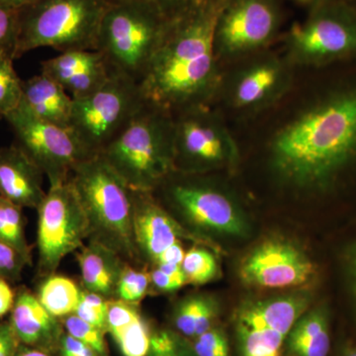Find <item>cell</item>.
I'll use <instances>...</instances> for the list:
<instances>
[{"label":"cell","instance_id":"3957f363","mask_svg":"<svg viewBox=\"0 0 356 356\" xmlns=\"http://www.w3.org/2000/svg\"><path fill=\"white\" fill-rule=\"evenodd\" d=\"M100 156L132 191L153 193L175 172V118L145 102Z\"/></svg>","mask_w":356,"mask_h":356},{"label":"cell","instance_id":"bcb514c9","mask_svg":"<svg viewBox=\"0 0 356 356\" xmlns=\"http://www.w3.org/2000/svg\"><path fill=\"white\" fill-rule=\"evenodd\" d=\"M299 4L304 6L311 7V9L315 8L318 6L325 3V2L331 1V0H295Z\"/></svg>","mask_w":356,"mask_h":356},{"label":"cell","instance_id":"5b68a950","mask_svg":"<svg viewBox=\"0 0 356 356\" xmlns=\"http://www.w3.org/2000/svg\"><path fill=\"white\" fill-rule=\"evenodd\" d=\"M106 0H37L19 11L16 58L35 49L96 50Z\"/></svg>","mask_w":356,"mask_h":356},{"label":"cell","instance_id":"ee69618b","mask_svg":"<svg viewBox=\"0 0 356 356\" xmlns=\"http://www.w3.org/2000/svg\"><path fill=\"white\" fill-rule=\"evenodd\" d=\"M15 356H53L49 351L39 350V348H31L20 343Z\"/></svg>","mask_w":356,"mask_h":356},{"label":"cell","instance_id":"74e56055","mask_svg":"<svg viewBox=\"0 0 356 356\" xmlns=\"http://www.w3.org/2000/svg\"><path fill=\"white\" fill-rule=\"evenodd\" d=\"M343 268L356 321V243L350 245L344 252Z\"/></svg>","mask_w":356,"mask_h":356},{"label":"cell","instance_id":"277c9868","mask_svg":"<svg viewBox=\"0 0 356 356\" xmlns=\"http://www.w3.org/2000/svg\"><path fill=\"white\" fill-rule=\"evenodd\" d=\"M88 218V241L102 243L127 264L140 259L133 236V191L102 156L81 161L70 173Z\"/></svg>","mask_w":356,"mask_h":356},{"label":"cell","instance_id":"ac0fdd59","mask_svg":"<svg viewBox=\"0 0 356 356\" xmlns=\"http://www.w3.org/2000/svg\"><path fill=\"white\" fill-rule=\"evenodd\" d=\"M284 65L264 58L243 67L234 79L229 100L236 109L252 111L266 106L282 95L287 86Z\"/></svg>","mask_w":356,"mask_h":356},{"label":"cell","instance_id":"7c38bea8","mask_svg":"<svg viewBox=\"0 0 356 356\" xmlns=\"http://www.w3.org/2000/svg\"><path fill=\"white\" fill-rule=\"evenodd\" d=\"M4 119L13 129L15 144L41 168L50 186L69 181L74 168L92 158L70 128L42 120L22 102Z\"/></svg>","mask_w":356,"mask_h":356},{"label":"cell","instance_id":"ab89813d","mask_svg":"<svg viewBox=\"0 0 356 356\" xmlns=\"http://www.w3.org/2000/svg\"><path fill=\"white\" fill-rule=\"evenodd\" d=\"M19 346L10 323H0V356H15Z\"/></svg>","mask_w":356,"mask_h":356},{"label":"cell","instance_id":"c3c4849f","mask_svg":"<svg viewBox=\"0 0 356 356\" xmlns=\"http://www.w3.org/2000/svg\"><path fill=\"white\" fill-rule=\"evenodd\" d=\"M289 356H291V355H289Z\"/></svg>","mask_w":356,"mask_h":356},{"label":"cell","instance_id":"8fae6325","mask_svg":"<svg viewBox=\"0 0 356 356\" xmlns=\"http://www.w3.org/2000/svg\"><path fill=\"white\" fill-rule=\"evenodd\" d=\"M38 270L54 274L67 254L89 240L88 218L70 181L49 187L38 208Z\"/></svg>","mask_w":356,"mask_h":356},{"label":"cell","instance_id":"603a6c76","mask_svg":"<svg viewBox=\"0 0 356 356\" xmlns=\"http://www.w3.org/2000/svg\"><path fill=\"white\" fill-rule=\"evenodd\" d=\"M106 332L123 356H146L153 332L137 306L110 300Z\"/></svg>","mask_w":356,"mask_h":356},{"label":"cell","instance_id":"83f0119b","mask_svg":"<svg viewBox=\"0 0 356 356\" xmlns=\"http://www.w3.org/2000/svg\"><path fill=\"white\" fill-rule=\"evenodd\" d=\"M14 58L0 55V119H4L22 102V79L13 67Z\"/></svg>","mask_w":356,"mask_h":356},{"label":"cell","instance_id":"484cf974","mask_svg":"<svg viewBox=\"0 0 356 356\" xmlns=\"http://www.w3.org/2000/svg\"><path fill=\"white\" fill-rule=\"evenodd\" d=\"M23 208L0 196V241L13 245L32 266V254L25 236Z\"/></svg>","mask_w":356,"mask_h":356},{"label":"cell","instance_id":"d4e9b609","mask_svg":"<svg viewBox=\"0 0 356 356\" xmlns=\"http://www.w3.org/2000/svg\"><path fill=\"white\" fill-rule=\"evenodd\" d=\"M81 295L83 289L74 280L54 273L44 278L37 297L51 315L63 318L76 312Z\"/></svg>","mask_w":356,"mask_h":356},{"label":"cell","instance_id":"30bf717a","mask_svg":"<svg viewBox=\"0 0 356 356\" xmlns=\"http://www.w3.org/2000/svg\"><path fill=\"white\" fill-rule=\"evenodd\" d=\"M312 303L311 293L296 289L267 298L247 300L234 312L240 356H282L293 325Z\"/></svg>","mask_w":356,"mask_h":356},{"label":"cell","instance_id":"7a4b0ae2","mask_svg":"<svg viewBox=\"0 0 356 356\" xmlns=\"http://www.w3.org/2000/svg\"><path fill=\"white\" fill-rule=\"evenodd\" d=\"M226 1L198 0L172 21L140 79L145 102L172 116L208 106L221 79L215 32Z\"/></svg>","mask_w":356,"mask_h":356},{"label":"cell","instance_id":"d590c367","mask_svg":"<svg viewBox=\"0 0 356 356\" xmlns=\"http://www.w3.org/2000/svg\"><path fill=\"white\" fill-rule=\"evenodd\" d=\"M109 4L137 3L154 9L168 19L173 20L184 14L198 0H106Z\"/></svg>","mask_w":356,"mask_h":356},{"label":"cell","instance_id":"60d3db41","mask_svg":"<svg viewBox=\"0 0 356 356\" xmlns=\"http://www.w3.org/2000/svg\"><path fill=\"white\" fill-rule=\"evenodd\" d=\"M74 314L77 317L81 318V320L88 322V324L95 325L98 329L106 332L107 314L102 313V312L88 305V304L84 303L81 298Z\"/></svg>","mask_w":356,"mask_h":356},{"label":"cell","instance_id":"ffe728a7","mask_svg":"<svg viewBox=\"0 0 356 356\" xmlns=\"http://www.w3.org/2000/svg\"><path fill=\"white\" fill-rule=\"evenodd\" d=\"M8 322L20 343L49 353L58 348L64 334L58 318L47 311L37 295L27 289L16 293Z\"/></svg>","mask_w":356,"mask_h":356},{"label":"cell","instance_id":"6da1fadb","mask_svg":"<svg viewBox=\"0 0 356 356\" xmlns=\"http://www.w3.org/2000/svg\"><path fill=\"white\" fill-rule=\"evenodd\" d=\"M274 172L303 191L329 194L356 172V67L325 83L274 136Z\"/></svg>","mask_w":356,"mask_h":356},{"label":"cell","instance_id":"f6af8a7d","mask_svg":"<svg viewBox=\"0 0 356 356\" xmlns=\"http://www.w3.org/2000/svg\"><path fill=\"white\" fill-rule=\"evenodd\" d=\"M37 0H0L1 6L8 7V8L14 9V10L20 11L25 7L31 6Z\"/></svg>","mask_w":356,"mask_h":356},{"label":"cell","instance_id":"4dcf8cb0","mask_svg":"<svg viewBox=\"0 0 356 356\" xmlns=\"http://www.w3.org/2000/svg\"><path fill=\"white\" fill-rule=\"evenodd\" d=\"M146 356H197L188 339L172 330L153 332Z\"/></svg>","mask_w":356,"mask_h":356},{"label":"cell","instance_id":"44dd1931","mask_svg":"<svg viewBox=\"0 0 356 356\" xmlns=\"http://www.w3.org/2000/svg\"><path fill=\"white\" fill-rule=\"evenodd\" d=\"M81 271L84 290L115 299L117 286L127 264L123 259L102 243L89 241L79 248L76 254Z\"/></svg>","mask_w":356,"mask_h":356},{"label":"cell","instance_id":"8992f818","mask_svg":"<svg viewBox=\"0 0 356 356\" xmlns=\"http://www.w3.org/2000/svg\"><path fill=\"white\" fill-rule=\"evenodd\" d=\"M172 21L142 4H109L96 50L106 60L112 74L140 83Z\"/></svg>","mask_w":356,"mask_h":356},{"label":"cell","instance_id":"836d02e7","mask_svg":"<svg viewBox=\"0 0 356 356\" xmlns=\"http://www.w3.org/2000/svg\"><path fill=\"white\" fill-rule=\"evenodd\" d=\"M191 343L197 356H229L228 337L217 325L193 339Z\"/></svg>","mask_w":356,"mask_h":356},{"label":"cell","instance_id":"7bdbcfd3","mask_svg":"<svg viewBox=\"0 0 356 356\" xmlns=\"http://www.w3.org/2000/svg\"><path fill=\"white\" fill-rule=\"evenodd\" d=\"M16 293L9 281L0 277V318L10 313L15 302Z\"/></svg>","mask_w":356,"mask_h":356},{"label":"cell","instance_id":"4316f807","mask_svg":"<svg viewBox=\"0 0 356 356\" xmlns=\"http://www.w3.org/2000/svg\"><path fill=\"white\" fill-rule=\"evenodd\" d=\"M182 269L187 284L195 286L211 282L219 274V266L214 254L203 247H194L186 252Z\"/></svg>","mask_w":356,"mask_h":356},{"label":"cell","instance_id":"9a60e30c","mask_svg":"<svg viewBox=\"0 0 356 356\" xmlns=\"http://www.w3.org/2000/svg\"><path fill=\"white\" fill-rule=\"evenodd\" d=\"M317 267L291 241L268 238L252 248L241 261L243 284L259 289H295L313 281Z\"/></svg>","mask_w":356,"mask_h":356},{"label":"cell","instance_id":"7402d4cb","mask_svg":"<svg viewBox=\"0 0 356 356\" xmlns=\"http://www.w3.org/2000/svg\"><path fill=\"white\" fill-rule=\"evenodd\" d=\"M22 102L35 116L60 127L70 128L74 99L47 74L22 81Z\"/></svg>","mask_w":356,"mask_h":356},{"label":"cell","instance_id":"e0dca14e","mask_svg":"<svg viewBox=\"0 0 356 356\" xmlns=\"http://www.w3.org/2000/svg\"><path fill=\"white\" fill-rule=\"evenodd\" d=\"M41 72L57 81L72 99L92 95L112 76L106 60L97 50L63 51L42 62Z\"/></svg>","mask_w":356,"mask_h":356},{"label":"cell","instance_id":"d6986e66","mask_svg":"<svg viewBox=\"0 0 356 356\" xmlns=\"http://www.w3.org/2000/svg\"><path fill=\"white\" fill-rule=\"evenodd\" d=\"M44 172L16 144L0 147V196L20 206L37 209L47 192Z\"/></svg>","mask_w":356,"mask_h":356},{"label":"cell","instance_id":"7dc6e473","mask_svg":"<svg viewBox=\"0 0 356 356\" xmlns=\"http://www.w3.org/2000/svg\"><path fill=\"white\" fill-rule=\"evenodd\" d=\"M339 356H356V346L353 343H346L341 348Z\"/></svg>","mask_w":356,"mask_h":356},{"label":"cell","instance_id":"d6a6232c","mask_svg":"<svg viewBox=\"0 0 356 356\" xmlns=\"http://www.w3.org/2000/svg\"><path fill=\"white\" fill-rule=\"evenodd\" d=\"M19 37V11L0 4V55H8L14 60Z\"/></svg>","mask_w":356,"mask_h":356},{"label":"cell","instance_id":"b9f144b4","mask_svg":"<svg viewBox=\"0 0 356 356\" xmlns=\"http://www.w3.org/2000/svg\"><path fill=\"white\" fill-rule=\"evenodd\" d=\"M185 252L184 247H182L180 241L173 243L170 248H166L163 254H159L158 259H156L154 264L159 266V264H177V266H182L184 262Z\"/></svg>","mask_w":356,"mask_h":356},{"label":"cell","instance_id":"8d00e7d4","mask_svg":"<svg viewBox=\"0 0 356 356\" xmlns=\"http://www.w3.org/2000/svg\"><path fill=\"white\" fill-rule=\"evenodd\" d=\"M27 261L13 245L0 241V277L8 281L20 280Z\"/></svg>","mask_w":356,"mask_h":356},{"label":"cell","instance_id":"cb8c5ba5","mask_svg":"<svg viewBox=\"0 0 356 356\" xmlns=\"http://www.w3.org/2000/svg\"><path fill=\"white\" fill-rule=\"evenodd\" d=\"M327 307L307 310L293 325L285 348L291 356H327L331 350V327Z\"/></svg>","mask_w":356,"mask_h":356},{"label":"cell","instance_id":"f546056e","mask_svg":"<svg viewBox=\"0 0 356 356\" xmlns=\"http://www.w3.org/2000/svg\"><path fill=\"white\" fill-rule=\"evenodd\" d=\"M207 296L192 295L178 303L173 314V324L180 334L186 339L195 337L196 327L202 314Z\"/></svg>","mask_w":356,"mask_h":356},{"label":"cell","instance_id":"2e32d148","mask_svg":"<svg viewBox=\"0 0 356 356\" xmlns=\"http://www.w3.org/2000/svg\"><path fill=\"white\" fill-rule=\"evenodd\" d=\"M132 222L139 257L154 264L159 254L180 238L203 245L158 202L151 192L133 191Z\"/></svg>","mask_w":356,"mask_h":356},{"label":"cell","instance_id":"e575fe53","mask_svg":"<svg viewBox=\"0 0 356 356\" xmlns=\"http://www.w3.org/2000/svg\"><path fill=\"white\" fill-rule=\"evenodd\" d=\"M187 284L182 266L159 264L151 273V285L159 292L177 291Z\"/></svg>","mask_w":356,"mask_h":356},{"label":"cell","instance_id":"52a82bcc","mask_svg":"<svg viewBox=\"0 0 356 356\" xmlns=\"http://www.w3.org/2000/svg\"><path fill=\"white\" fill-rule=\"evenodd\" d=\"M178 217H175L204 247L213 245L205 234L245 238L250 226L240 206L228 194L191 175L173 172L158 188Z\"/></svg>","mask_w":356,"mask_h":356},{"label":"cell","instance_id":"4fadbf2b","mask_svg":"<svg viewBox=\"0 0 356 356\" xmlns=\"http://www.w3.org/2000/svg\"><path fill=\"white\" fill-rule=\"evenodd\" d=\"M175 172L197 175L238 159V147L208 106L175 115Z\"/></svg>","mask_w":356,"mask_h":356},{"label":"cell","instance_id":"f35d334b","mask_svg":"<svg viewBox=\"0 0 356 356\" xmlns=\"http://www.w3.org/2000/svg\"><path fill=\"white\" fill-rule=\"evenodd\" d=\"M58 350L62 356H102L98 355L90 346L81 343V341L70 336L67 332H65L60 339Z\"/></svg>","mask_w":356,"mask_h":356},{"label":"cell","instance_id":"f1b7e54d","mask_svg":"<svg viewBox=\"0 0 356 356\" xmlns=\"http://www.w3.org/2000/svg\"><path fill=\"white\" fill-rule=\"evenodd\" d=\"M151 286V273L138 270L130 264H126L117 286L115 299L137 305L146 296Z\"/></svg>","mask_w":356,"mask_h":356},{"label":"cell","instance_id":"1f68e13d","mask_svg":"<svg viewBox=\"0 0 356 356\" xmlns=\"http://www.w3.org/2000/svg\"><path fill=\"white\" fill-rule=\"evenodd\" d=\"M64 318V327L65 332L70 336L79 339L81 343L90 346L98 355H107L106 341L104 339V331L98 329L95 325L88 324L86 321L81 320L74 314L67 316Z\"/></svg>","mask_w":356,"mask_h":356},{"label":"cell","instance_id":"5bb4252c","mask_svg":"<svg viewBox=\"0 0 356 356\" xmlns=\"http://www.w3.org/2000/svg\"><path fill=\"white\" fill-rule=\"evenodd\" d=\"M280 26L277 0H227L215 32L218 58L240 57L264 48Z\"/></svg>","mask_w":356,"mask_h":356},{"label":"cell","instance_id":"ba28073f","mask_svg":"<svg viewBox=\"0 0 356 356\" xmlns=\"http://www.w3.org/2000/svg\"><path fill=\"white\" fill-rule=\"evenodd\" d=\"M293 62L305 67H334L356 63V7L348 0H331L312 9L287 40Z\"/></svg>","mask_w":356,"mask_h":356},{"label":"cell","instance_id":"9c48e42d","mask_svg":"<svg viewBox=\"0 0 356 356\" xmlns=\"http://www.w3.org/2000/svg\"><path fill=\"white\" fill-rule=\"evenodd\" d=\"M145 102L139 83L112 74L99 90L74 99L70 129L89 156H99Z\"/></svg>","mask_w":356,"mask_h":356}]
</instances>
